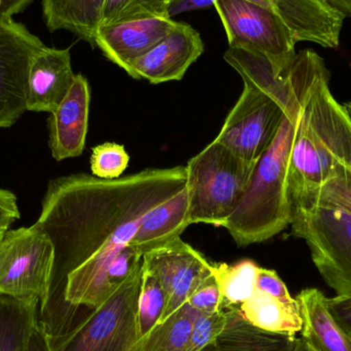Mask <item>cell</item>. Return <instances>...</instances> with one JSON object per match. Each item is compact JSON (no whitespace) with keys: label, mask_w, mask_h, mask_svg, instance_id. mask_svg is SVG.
<instances>
[{"label":"cell","mask_w":351,"mask_h":351,"mask_svg":"<svg viewBox=\"0 0 351 351\" xmlns=\"http://www.w3.org/2000/svg\"><path fill=\"white\" fill-rule=\"evenodd\" d=\"M185 167L146 169L114 180L75 174L51 180L35 225L53 245L51 300L93 311L109 297L106 272L144 215L186 187ZM51 302V301H49Z\"/></svg>","instance_id":"obj_1"},{"label":"cell","mask_w":351,"mask_h":351,"mask_svg":"<svg viewBox=\"0 0 351 351\" xmlns=\"http://www.w3.org/2000/svg\"><path fill=\"white\" fill-rule=\"evenodd\" d=\"M326 67L315 51H300L292 63L293 94L271 145L254 168L249 183L230 216L222 223L239 247L263 243L290 226L292 206L288 169L305 90Z\"/></svg>","instance_id":"obj_2"},{"label":"cell","mask_w":351,"mask_h":351,"mask_svg":"<svg viewBox=\"0 0 351 351\" xmlns=\"http://www.w3.org/2000/svg\"><path fill=\"white\" fill-rule=\"evenodd\" d=\"M292 235L304 239L315 267L337 295L351 296V169L289 193Z\"/></svg>","instance_id":"obj_3"},{"label":"cell","mask_w":351,"mask_h":351,"mask_svg":"<svg viewBox=\"0 0 351 351\" xmlns=\"http://www.w3.org/2000/svg\"><path fill=\"white\" fill-rule=\"evenodd\" d=\"M324 67L305 90L288 169V193L319 185L340 166L351 169V119L329 88Z\"/></svg>","instance_id":"obj_4"},{"label":"cell","mask_w":351,"mask_h":351,"mask_svg":"<svg viewBox=\"0 0 351 351\" xmlns=\"http://www.w3.org/2000/svg\"><path fill=\"white\" fill-rule=\"evenodd\" d=\"M255 166L215 140L192 158L185 167L190 224L221 226L239 204Z\"/></svg>","instance_id":"obj_5"},{"label":"cell","mask_w":351,"mask_h":351,"mask_svg":"<svg viewBox=\"0 0 351 351\" xmlns=\"http://www.w3.org/2000/svg\"><path fill=\"white\" fill-rule=\"evenodd\" d=\"M142 271L143 262L102 305L62 335L51 334L53 351H143L137 327Z\"/></svg>","instance_id":"obj_6"},{"label":"cell","mask_w":351,"mask_h":351,"mask_svg":"<svg viewBox=\"0 0 351 351\" xmlns=\"http://www.w3.org/2000/svg\"><path fill=\"white\" fill-rule=\"evenodd\" d=\"M53 245L36 225L14 229L0 239V295L35 300L45 311L51 301Z\"/></svg>","instance_id":"obj_7"},{"label":"cell","mask_w":351,"mask_h":351,"mask_svg":"<svg viewBox=\"0 0 351 351\" xmlns=\"http://www.w3.org/2000/svg\"><path fill=\"white\" fill-rule=\"evenodd\" d=\"M214 8L229 47L263 56L276 76L288 69L296 56L297 43L280 16L247 0H217Z\"/></svg>","instance_id":"obj_8"},{"label":"cell","mask_w":351,"mask_h":351,"mask_svg":"<svg viewBox=\"0 0 351 351\" xmlns=\"http://www.w3.org/2000/svg\"><path fill=\"white\" fill-rule=\"evenodd\" d=\"M292 94L293 86L290 98L282 100L245 84L241 97L225 119L215 141L245 162L257 164L271 145Z\"/></svg>","instance_id":"obj_9"},{"label":"cell","mask_w":351,"mask_h":351,"mask_svg":"<svg viewBox=\"0 0 351 351\" xmlns=\"http://www.w3.org/2000/svg\"><path fill=\"white\" fill-rule=\"evenodd\" d=\"M45 47L25 25L0 18V128L12 127L27 111L29 65Z\"/></svg>","instance_id":"obj_10"},{"label":"cell","mask_w":351,"mask_h":351,"mask_svg":"<svg viewBox=\"0 0 351 351\" xmlns=\"http://www.w3.org/2000/svg\"><path fill=\"white\" fill-rule=\"evenodd\" d=\"M143 267L158 278L166 295L160 322L183 306L192 293L214 274V264L181 237L144 254Z\"/></svg>","instance_id":"obj_11"},{"label":"cell","mask_w":351,"mask_h":351,"mask_svg":"<svg viewBox=\"0 0 351 351\" xmlns=\"http://www.w3.org/2000/svg\"><path fill=\"white\" fill-rule=\"evenodd\" d=\"M204 51L199 33L190 25L179 22L164 40L132 62L125 71L135 80H146L152 84L181 80Z\"/></svg>","instance_id":"obj_12"},{"label":"cell","mask_w":351,"mask_h":351,"mask_svg":"<svg viewBox=\"0 0 351 351\" xmlns=\"http://www.w3.org/2000/svg\"><path fill=\"white\" fill-rule=\"evenodd\" d=\"M280 16L296 43L309 41L337 49L346 16L325 0H247Z\"/></svg>","instance_id":"obj_13"},{"label":"cell","mask_w":351,"mask_h":351,"mask_svg":"<svg viewBox=\"0 0 351 351\" xmlns=\"http://www.w3.org/2000/svg\"><path fill=\"white\" fill-rule=\"evenodd\" d=\"M172 19L152 18L100 25L95 35V47L109 61L123 70L154 49L177 28Z\"/></svg>","instance_id":"obj_14"},{"label":"cell","mask_w":351,"mask_h":351,"mask_svg":"<svg viewBox=\"0 0 351 351\" xmlns=\"http://www.w3.org/2000/svg\"><path fill=\"white\" fill-rule=\"evenodd\" d=\"M88 80L76 74L71 88L49 119V146L58 162L82 156L86 146L90 113Z\"/></svg>","instance_id":"obj_15"},{"label":"cell","mask_w":351,"mask_h":351,"mask_svg":"<svg viewBox=\"0 0 351 351\" xmlns=\"http://www.w3.org/2000/svg\"><path fill=\"white\" fill-rule=\"evenodd\" d=\"M74 78L69 49H41L29 65L27 111L53 112L67 96Z\"/></svg>","instance_id":"obj_16"},{"label":"cell","mask_w":351,"mask_h":351,"mask_svg":"<svg viewBox=\"0 0 351 351\" xmlns=\"http://www.w3.org/2000/svg\"><path fill=\"white\" fill-rule=\"evenodd\" d=\"M189 225V197L185 187L144 215L129 245L144 255L180 237Z\"/></svg>","instance_id":"obj_17"},{"label":"cell","mask_w":351,"mask_h":351,"mask_svg":"<svg viewBox=\"0 0 351 351\" xmlns=\"http://www.w3.org/2000/svg\"><path fill=\"white\" fill-rule=\"evenodd\" d=\"M300 308L301 337L317 351H351V340L327 306V297L315 288L305 289L296 297Z\"/></svg>","instance_id":"obj_18"},{"label":"cell","mask_w":351,"mask_h":351,"mask_svg":"<svg viewBox=\"0 0 351 351\" xmlns=\"http://www.w3.org/2000/svg\"><path fill=\"white\" fill-rule=\"evenodd\" d=\"M226 324L202 351H294L296 336L272 333L245 321L237 309H224Z\"/></svg>","instance_id":"obj_19"},{"label":"cell","mask_w":351,"mask_h":351,"mask_svg":"<svg viewBox=\"0 0 351 351\" xmlns=\"http://www.w3.org/2000/svg\"><path fill=\"white\" fill-rule=\"evenodd\" d=\"M106 0H43V19L51 32L67 30L95 47Z\"/></svg>","instance_id":"obj_20"},{"label":"cell","mask_w":351,"mask_h":351,"mask_svg":"<svg viewBox=\"0 0 351 351\" xmlns=\"http://www.w3.org/2000/svg\"><path fill=\"white\" fill-rule=\"evenodd\" d=\"M237 311L245 321L264 331L296 336L302 328L298 301L287 304L258 290Z\"/></svg>","instance_id":"obj_21"},{"label":"cell","mask_w":351,"mask_h":351,"mask_svg":"<svg viewBox=\"0 0 351 351\" xmlns=\"http://www.w3.org/2000/svg\"><path fill=\"white\" fill-rule=\"evenodd\" d=\"M39 302L0 295V351H27L38 322Z\"/></svg>","instance_id":"obj_22"},{"label":"cell","mask_w":351,"mask_h":351,"mask_svg":"<svg viewBox=\"0 0 351 351\" xmlns=\"http://www.w3.org/2000/svg\"><path fill=\"white\" fill-rule=\"evenodd\" d=\"M199 311L185 303L141 339L143 351H186Z\"/></svg>","instance_id":"obj_23"},{"label":"cell","mask_w":351,"mask_h":351,"mask_svg":"<svg viewBox=\"0 0 351 351\" xmlns=\"http://www.w3.org/2000/svg\"><path fill=\"white\" fill-rule=\"evenodd\" d=\"M259 268L252 260L214 265V276L222 293L221 309H237L255 294Z\"/></svg>","instance_id":"obj_24"},{"label":"cell","mask_w":351,"mask_h":351,"mask_svg":"<svg viewBox=\"0 0 351 351\" xmlns=\"http://www.w3.org/2000/svg\"><path fill=\"white\" fill-rule=\"evenodd\" d=\"M166 308V295L158 278L143 267L137 302V327L140 339L160 321Z\"/></svg>","instance_id":"obj_25"},{"label":"cell","mask_w":351,"mask_h":351,"mask_svg":"<svg viewBox=\"0 0 351 351\" xmlns=\"http://www.w3.org/2000/svg\"><path fill=\"white\" fill-rule=\"evenodd\" d=\"M172 0H106L101 25L169 16Z\"/></svg>","instance_id":"obj_26"},{"label":"cell","mask_w":351,"mask_h":351,"mask_svg":"<svg viewBox=\"0 0 351 351\" xmlns=\"http://www.w3.org/2000/svg\"><path fill=\"white\" fill-rule=\"evenodd\" d=\"M129 162V154L123 145L107 142L93 149L90 170L95 177L100 179H119L127 170Z\"/></svg>","instance_id":"obj_27"},{"label":"cell","mask_w":351,"mask_h":351,"mask_svg":"<svg viewBox=\"0 0 351 351\" xmlns=\"http://www.w3.org/2000/svg\"><path fill=\"white\" fill-rule=\"evenodd\" d=\"M226 324L224 309L215 313H200L194 322L186 351H202L222 331Z\"/></svg>","instance_id":"obj_28"},{"label":"cell","mask_w":351,"mask_h":351,"mask_svg":"<svg viewBox=\"0 0 351 351\" xmlns=\"http://www.w3.org/2000/svg\"><path fill=\"white\" fill-rule=\"evenodd\" d=\"M143 262V255L128 245L111 261L106 272V284L111 294L115 292Z\"/></svg>","instance_id":"obj_29"},{"label":"cell","mask_w":351,"mask_h":351,"mask_svg":"<svg viewBox=\"0 0 351 351\" xmlns=\"http://www.w3.org/2000/svg\"><path fill=\"white\" fill-rule=\"evenodd\" d=\"M186 303L199 313L220 311L222 307V293L214 274L192 293Z\"/></svg>","instance_id":"obj_30"},{"label":"cell","mask_w":351,"mask_h":351,"mask_svg":"<svg viewBox=\"0 0 351 351\" xmlns=\"http://www.w3.org/2000/svg\"><path fill=\"white\" fill-rule=\"evenodd\" d=\"M256 288L260 292L265 293L287 304L297 303L296 298L291 296L286 285L274 270L260 267L256 280Z\"/></svg>","instance_id":"obj_31"},{"label":"cell","mask_w":351,"mask_h":351,"mask_svg":"<svg viewBox=\"0 0 351 351\" xmlns=\"http://www.w3.org/2000/svg\"><path fill=\"white\" fill-rule=\"evenodd\" d=\"M327 306L338 325L351 340V296L337 295L327 298Z\"/></svg>","instance_id":"obj_32"},{"label":"cell","mask_w":351,"mask_h":351,"mask_svg":"<svg viewBox=\"0 0 351 351\" xmlns=\"http://www.w3.org/2000/svg\"><path fill=\"white\" fill-rule=\"evenodd\" d=\"M20 219L16 196L8 190L0 188V232H5L10 225Z\"/></svg>","instance_id":"obj_33"},{"label":"cell","mask_w":351,"mask_h":351,"mask_svg":"<svg viewBox=\"0 0 351 351\" xmlns=\"http://www.w3.org/2000/svg\"><path fill=\"white\" fill-rule=\"evenodd\" d=\"M27 351H53L51 330L40 319H38L33 330Z\"/></svg>","instance_id":"obj_34"},{"label":"cell","mask_w":351,"mask_h":351,"mask_svg":"<svg viewBox=\"0 0 351 351\" xmlns=\"http://www.w3.org/2000/svg\"><path fill=\"white\" fill-rule=\"evenodd\" d=\"M216 1L217 0H172L169 16L172 18L182 12L210 8V6H214Z\"/></svg>","instance_id":"obj_35"},{"label":"cell","mask_w":351,"mask_h":351,"mask_svg":"<svg viewBox=\"0 0 351 351\" xmlns=\"http://www.w3.org/2000/svg\"><path fill=\"white\" fill-rule=\"evenodd\" d=\"M36 0H0V18H12Z\"/></svg>","instance_id":"obj_36"},{"label":"cell","mask_w":351,"mask_h":351,"mask_svg":"<svg viewBox=\"0 0 351 351\" xmlns=\"http://www.w3.org/2000/svg\"><path fill=\"white\" fill-rule=\"evenodd\" d=\"M334 10L339 12L343 16L351 18V0H325Z\"/></svg>","instance_id":"obj_37"},{"label":"cell","mask_w":351,"mask_h":351,"mask_svg":"<svg viewBox=\"0 0 351 351\" xmlns=\"http://www.w3.org/2000/svg\"><path fill=\"white\" fill-rule=\"evenodd\" d=\"M294 351H317L306 340L303 339L302 337L298 338L297 340L296 348H295Z\"/></svg>","instance_id":"obj_38"},{"label":"cell","mask_w":351,"mask_h":351,"mask_svg":"<svg viewBox=\"0 0 351 351\" xmlns=\"http://www.w3.org/2000/svg\"><path fill=\"white\" fill-rule=\"evenodd\" d=\"M4 232H0V239H1L2 235H3Z\"/></svg>","instance_id":"obj_39"}]
</instances>
